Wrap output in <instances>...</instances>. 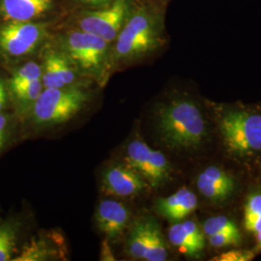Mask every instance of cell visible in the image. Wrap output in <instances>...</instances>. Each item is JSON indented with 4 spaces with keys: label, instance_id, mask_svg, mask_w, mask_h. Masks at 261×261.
I'll list each match as a JSON object with an SVG mask.
<instances>
[{
    "label": "cell",
    "instance_id": "obj_18",
    "mask_svg": "<svg viewBox=\"0 0 261 261\" xmlns=\"http://www.w3.org/2000/svg\"><path fill=\"white\" fill-rule=\"evenodd\" d=\"M17 240L18 232L14 224H0V261L13 260Z\"/></svg>",
    "mask_w": 261,
    "mask_h": 261
},
{
    "label": "cell",
    "instance_id": "obj_14",
    "mask_svg": "<svg viewBox=\"0 0 261 261\" xmlns=\"http://www.w3.org/2000/svg\"><path fill=\"white\" fill-rule=\"evenodd\" d=\"M197 207L196 196L185 187L171 196L157 200V212L172 223H177L192 214Z\"/></svg>",
    "mask_w": 261,
    "mask_h": 261
},
{
    "label": "cell",
    "instance_id": "obj_28",
    "mask_svg": "<svg viewBox=\"0 0 261 261\" xmlns=\"http://www.w3.org/2000/svg\"><path fill=\"white\" fill-rule=\"evenodd\" d=\"M79 4L88 9H96L107 6L112 3L114 0H75Z\"/></svg>",
    "mask_w": 261,
    "mask_h": 261
},
{
    "label": "cell",
    "instance_id": "obj_5",
    "mask_svg": "<svg viewBox=\"0 0 261 261\" xmlns=\"http://www.w3.org/2000/svg\"><path fill=\"white\" fill-rule=\"evenodd\" d=\"M219 128L227 151L234 156L247 157L261 151V114L230 110L219 119Z\"/></svg>",
    "mask_w": 261,
    "mask_h": 261
},
{
    "label": "cell",
    "instance_id": "obj_6",
    "mask_svg": "<svg viewBox=\"0 0 261 261\" xmlns=\"http://www.w3.org/2000/svg\"><path fill=\"white\" fill-rule=\"evenodd\" d=\"M47 24L34 21H6L0 25V58L17 61L31 56L45 42Z\"/></svg>",
    "mask_w": 261,
    "mask_h": 261
},
{
    "label": "cell",
    "instance_id": "obj_22",
    "mask_svg": "<svg viewBox=\"0 0 261 261\" xmlns=\"http://www.w3.org/2000/svg\"><path fill=\"white\" fill-rule=\"evenodd\" d=\"M15 118L7 112H0V153L9 145L15 134Z\"/></svg>",
    "mask_w": 261,
    "mask_h": 261
},
{
    "label": "cell",
    "instance_id": "obj_9",
    "mask_svg": "<svg viewBox=\"0 0 261 261\" xmlns=\"http://www.w3.org/2000/svg\"><path fill=\"white\" fill-rule=\"evenodd\" d=\"M125 163L135 169L151 188L157 189L169 180L171 167L167 157L152 149L142 140L130 141L126 149Z\"/></svg>",
    "mask_w": 261,
    "mask_h": 261
},
{
    "label": "cell",
    "instance_id": "obj_21",
    "mask_svg": "<svg viewBox=\"0 0 261 261\" xmlns=\"http://www.w3.org/2000/svg\"><path fill=\"white\" fill-rule=\"evenodd\" d=\"M196 185L199 192L212 201H223L231 196L235 189V187L213 184L198 177L196 180Z\"/></svg>",
    "mask_w": 261,
    "mask_h": 261
},
{
    "label": "cell",
    "instance_id": "obj_19",
    "mask_svg": "<svg viewBox=\"0 0 261 261\" xmlns=\"http://www.w3.org/2000/svg\"><path fill=\"white\" fill-rule=\"evenodd\" d=\"M42 79V65L30 61L18 68L8 82V89L16 88L19 85Z\"/></svg>",
    "mask_w": 261,
    "mask_h": 261
},
{
    "label": "cell",
    "instance_id": "obj_25",
    "mask_svg": "<svg viewBox=\"0 0 261 261\" xmlns=\"http://www.w3.org/2000/svg\"><path fill=\"white\" fill-rule=\"evenodd\" d=\"M261 215V194L249 196L245 206V218Z\"/></svg>",
    "mask_w": 261,
    "mask_h": 261
},
{
    "label": "cell",
    "instance_id": "obj_27",
    "mask_svg": "<svg viewBox=\"0 0 261 261\" xmlns=\"http://www.w3.org/2000/svg\"><path fill=\"white\" fill-rule=\"evenodd\" d=\"M245 226L248 230L253 233H257L261 230V215L246 217L245 218Z\"/></svg>",
    "mask_w": 261,
    "mask_h": 261
},
{
    "label": "cell",
    "instance_id": "obj_8",
    "mask_svg": "<svg viewBox=\"0 0 261 261\" xmlns=\"http://www.w3.org/2000/svg\"><path fill=\"white\" fill-rule=\"evenodd\" d=\"M125 250L134 259L165 261L168 259V244L158 223L151 217L135 222L127 237Z\"/></svg>",
    "mask_w": 261,
    "mask_h": 261
},
{
    "label": "cell",
    "instance_id": "obj_23",
    "mask_svg": "<svg viewBox=\"0 0 261 261\" xmlns=\"http://www.w3.org/2000/svg\"><path fill=\"white\" fill-rule=\"evenodd\" d=\"M241 242V234L219 233L209 236V243L216 248H222Z\"/></svg>",
    "mask_w": 261,
    "mask_h": 261
},
{
    "label": "cell",
    "instance_id": "obj_15",
    "mask_svg": "<svg viewBox=\"0 0 261 261\" xmlns=\"http://www.w3.org/2000/svg\"><path fill=\"white\" fill-rule=\"evenodd\" d=\"M43 89L42 79L9 89L10 99L19 116L27 117Z\"/></svg>",
    "mask_w": 261,
    "mask_h": 261
},
{
    "label": "cell",
    "instance_id": "obj_30",
    "mask_svg": "<svg viewBox=\"0 0 261 261\" xmlns=\"http://www.w3.org/2000/svg\"><path fill=\"white\" fill-rule=\"evenodd\" d=\"M165 1H167V2L168 3V1H169V0H165Z\"/></svg>",
    "mask_w": 261,
    "mask_h": 261
},
{
    "label": "cell",
    "instance_id": "obj_2",
    "mask_svg": "<svg viewBox=\"0 0 261 261\" xmlns=\"http://www.w3.org/2000/svg\"><path fill=\"white\" fill-rule=\"evenodd\" d=\"M160 140L169 148H198L207 137V127L199 107L194 101L178 97L161 105L156 114Z\"/></svg>",
    "mask_w": 261,
    "mask_h": 261
},
{
    "label": "cell",
    "instance_id": "obj_13",
    "mask_svg": "<svg viewBox=\"0 0 261 261\" xmlns=\"http://www.w3.org/2000/svg\"><path fill=\"white\" fill-rule=\"evenodd\" d=\"M54 5L55 0H0V16L5 21H33Z\"/></svg>",
    "mask_w": 261,
    "mask_h": 261
},
{
    "label": "cell",
    "instance_id": "obj_10",
    "mask_svg": "<svg viewBox=\"0 0 261 261\" xmlns=\"http://www.w3.org/2000/svg\"><path fill=\"white\" fill-rule=\"evenodd\" d=\"M103 191L110 196L129 198L149 188L146 181L126 163L114 164L107 168L102 178Z\"/></svg>",
    "mask_w": 261,
    "mask_h": 261
},
{
    "label": "cell",
    "instance_id": "obj_1",
    "mask_svg": "<svg viewBox=\"0 0 261 261\" xmlns=\"http://www.w3.org/2000/svg\"><path fill=\"white\" fill-rule=\"evenodd\" d=\"M165 0H137L112 48V64H130L154 55L168 42Z\"/></svg>",
    "mask_w": 261,
    "mask_h": 261
},
{
    "label": "cell",
    "instance_id": "obj_3",
    "mask_svg": "<svg viewBox=\"0 0 261 261\" xmlns=\"http://www.w3.org/2000/svg\"><path fill=\"white\" fill-rule=\"evenodd\" d=\"M60 47L80 75L105 81L112 67L111 43L95 34L75 29L60 37Z\"/></svg>",
    "mask_w": 261,
    "mask_h": 261
},
{
    "label": "cell",
    "instance_id": "obj_20",
    "mask_svg": "<svg viewBox=\"0 0 261 261\" xmlns=\"http://www.w3.org/2000/svg\"><path fill=\"white\" fill-rule=\"evenodd\" d=\"M202 230L207 236L219 233L241 234L233 221L225 216H216L206 220Z\"/></svg>",
    "mask_w": 261,
    "mask_h": 261
},
{
    "label": "cell",
    "instance_id": "obj_17",
    "mask_svg": "<svg viewBox=\"0 0 261 261\" xmlns=\"http://www.w3.org/2000/svg\"><path fill=\"white\" fill-rule=\"evenodd\" d=\"M59 249L57 250L54 243L45 237L34 238L22 249L16 261L47 260L51 257L59 256Z\"/></svg>",
    "mask_w": 261,
    "mask_h": 261
},
{
    "label": "cell",
    "instance_id": "obj_26",
    "mask_svg": "<svg viewBox=\"0 0 261 261\" xmlns=\"http://www.w3.org/2000/svg\"><path fill=\"white\" fill-rule=\"evenodd\" d=\"M10 94L8 89V84L0 79V112H3L8 107L9 103Z\"/></svg>",
    "mask_w": 261,
    "mask_h": 261
},
{
    "label": "cell",
    "instance_id": "obj_24",
    "mask_svg": "<svg viewBox=\"0 0 261 261\" xmlns=\"http://www.w3.org/2000/svg\"><path fill=\"white\" fill-rule=\"evenodd\" d=\"M254 257V253L251 251H230L216 256V261H249Z\"/></svg>",
    "mask_w": 261,
    "mask_h": 261
},
{
    "label": "cell",
    "instance_id": "obj_11",
    "mask_svg": "<svg viewBox=\"0 0 261 261\" xmlns=\"http://www.w3.org/2000/svg\"><path fill=\"white\" fill-rule=\"evenodd\" d=\"M95 221L98 229L112 242L124 236L130 221V211L121 201L103 199L96 209Z\"/></svg>",
    "mask_w": 261,
    "mask_h": 261
},
{
    "label": "cell",
    "instance_id": "obj_16",
    "mask_svg": "<svg viewBox=\"0 0 261 261\" xmlns=\"http://www.w3.org/2000/svg\"><path fill=\"white\" fill-rule=\"evenodd\" d=\"M168 239L178 251L189 257H197L203 251L205 244L197 241L185 229L182 223H174L168 230Z\"/></svg>",
    "mask_w": 261,
    "mask_h": 261
},
{
    "label": "cell",
    "instance_id": "obj_7",
    "mask_svg": "<svg viewBox=\"0 0 261 261\" xmlns=\"http://www.w3.org/2000/svg\"><path fill=\"white\" fill-rule=\"evenodd\" d=\"M137 0H114L101 8L86 10L76 19V27L85 32L114 43Z\"/></svg>",
    "mask_w": 261,
    "mask_h": 261
},
{
    "label": "cell",
    "instance_id": "obj_12",
    "mask_svg": "<svg viewBox=\"0 0 261 261\" xmlns=\"http://www.w3.org/2000/svg\"><path fill=\"white\" fill-rule=\"evenodd\" d=\"M80 73L61 49L47 50L42 65L44 88H62L76 84Z\"/></svg>",
    "mask_w": 261,
    "mask_h": 261
},
{
    "label": "cell",
    "instance_id": "obj_4",
    "mask_svg": "<svg viewBox=\"0 0 261 261\" xmlns=\"http://www.w3.org/2000/svg\"><path fill=\"white\" fill-rule=\"evenodd\" d=\"M89 97V92L77 84L62 88H44L27 116L38 127L60 125L82 112Z\"/></svg>",
    "mask_w": 261,
    "mask_h": 261
},
{
    "label": "cell",
    "instance_id": "obj_29",
    "mask_svg": "<svg viewBox=\"0 0 261 261\" xmlns=\"http://www.w3.org/2000/svg\"><path fill=\"white\" fill-rule=\"evenodd\" d=\"M256 234V240H257V250H261V230H259Z\"/></svg>",
    "mask_w": 261,
    "mask_h": 261
}]
</instances>
